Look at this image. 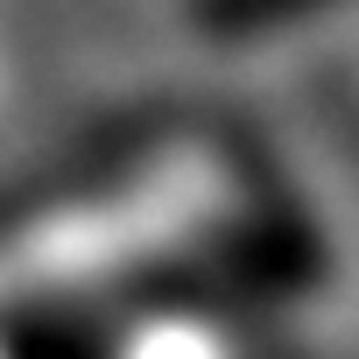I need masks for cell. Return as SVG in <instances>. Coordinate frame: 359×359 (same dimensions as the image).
<instances>
[{
  "label": "cell",
  "mask_w": 359,
  "mask_h": 359,
  "mask_svg": "<svg viewBox=\"0 0 359 359\" xmlns=\"http://www.w3.org/2000/svg\"><path fill=\"white\" fill-rule=\"evenodd\" d=\"M324 8H338V0H191L205 36H261V29H289Z\"/></svg>",
  "instance_id": "6da1fadb"
}]
</instances>
